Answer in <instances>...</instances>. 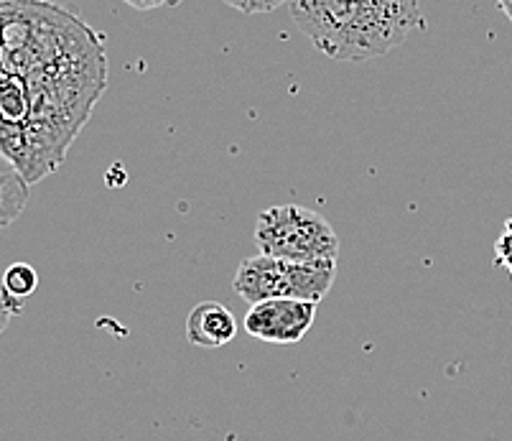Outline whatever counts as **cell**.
<instances>
[{"label": "cell", "instance_id": "cell-12", "mask_svg": "<svg viewBox=\"0 0 512 441\" xmlns=\"http://www.w3.org/2000/svg\"><path fill=\"white\" fill-rule=\"evenodd\" d=\"M497 6H500V11L507 16V21L512 23V0H497Z\"/></svg>", "mask_w": 512, "mask_h": 441}, {"label": "cell", "instance_id": "cell-1", "mask_svg": "<svg viewBox=\"0 0 512 441\" xmlns=\"http://www.w3.org/2000/svg\"><path fill=\"white\" fill-rule=\"evenodd\" d=\"M293 23L334 62H370L426 29L418 0H291Z\"/></svg>", "mask_w": 512, "mask_h": 441}, {"label": "cell", "instance_id": "cell-5", "mask_svg": "<svg viewBox=\"0 0 512 441\" xmlns=\"http://www.w3.org/2000/svg\"><path fill=\"white\" fill-rule=\"evenodd\" d=\"M237 322L232 311L220 301H202L186 317V340L194 347L217 350L235 340Z\"/></svg>", "mask_w": 512, "mask_h": 441}, {"label": "cell", "instance_id": "cell-4", "mask_svg": "<svg viewBox=\"0 0 512 441\" xmlns=\"http://www.w3.org/2000/svg\"><path fill=\"white\" fill-rule=\"evenodd\" d=\"M316 306L299 299H268L250 304L242 327L250 337L271 345H296L306 337L316 319Z\"/></svg>", "mask_w": 512, "mask_h": 441}, {"label": "cell", "instance_id": "cell-2", "mask_svg": "<svg viewBox=\"0 0 512 441\" xmlns=\"http://www.w3.org/2000/svg\"><path fill=\"white\" fill-rule=\"evenodd\" d=\"M255 245L263 255L296 263H337L339 238L327 217L301 207H268L255 222Z\"/></svg>", "mask_w": 512, "mask_h": 441}, {"label": "cell", "instance_id": "cell-10", "mask_svg": "<svg viewBox=\"0 0 512 441\" xmlns=\"http://www.w3.org/2000/svg\"><path fill=\"white\" fill-rule=\"evenodd\" d=\"M21 311H23V301L8 294L6 286H3V278H0V334L6 332L11 319L18 317Z\"/></svg>", "mask_w": 512, "mask_h": 441}, {"label": "cell", "instance_id": "cell-11", "mask_svg": "<svg viewBox=\"0 0 512 441\" xmlns=\"http://www.w3.org/2000/svg\"><path fill=\"white\" fill-rule=\"evenodd\" d=\"M123 3L130 8H136V11H156V8L171 3V0H123Z\"/></svg>", "mask_w": 512, "mask_h": 441}, {"label": "cell", "instance_id": "cell-9", "mask_svg": "<svg viewBox=\"0 0 512 441\" xmlns=\"http://www.w3.org/2000/svg\"><path fill=\"white\" fill-rule=\"evenodd\" d=\"M222 3H227L235 11L245 13V16H260V13H271L276 8L286 6L291 0H222Z\"/></svg>", "mask_w": 512, "mask_h": 441}, {"label": "cell", "instance_id": "cell-8", "mask_svg": "<svg viewBox=\"0 0 512 441\" xmlns=\"http://www.w3.org/2000/svg\"><path fill=\"white\" fill-rule=\"evenodd\" d=\"M495 266L505 268L507 276L512 278V217L502 225L500 238L495 243Z\"/></svg>", "mask_w": 512, "mask_h": 441}, {"label": "cell", "instance_id": "cell-6", "mask_svg": "<svg viewBox=\"0 0 512 441\" xmlns=\"http://www.w3.org/2000/svg\"><path fill=\"white\" fill-rule=\"evenodd\" d=\"M29 187L16 164L0 153V227H8L23 215L29 204Z\"/></svg>", "mask_w": 512, "mask_h": 441}, {"label": "cell", "instance_id": "cell-3", "mask_svg": "<svg viewBox=\"0 0 512 441\" xmlns=\"http://www.w3.org/2000/svg\"><path fill=\"white\" fill-rule=\"evenodd\" d=\"M337 263H296L273 255H250L237 266L232 289L248 304L268 299H299L319 304L332 291Z\"/></svg>", "mask_w": 512, "mask_h": 441}, {"label": "cell", "instance_id": "cell-7", "mask_svg": "<svg viewBox=\"0 0 512 441\" xmlns=\"http://www.w3.org/2000/svg\"><path fill=\"white\" fill-rule=\"evenodd\" d=\"M0 278H3V286H6L8 294L21 301L29 299L36 291V286H39V273L29 263H13Z\"/></svg>", "mask_w": 512, "mask_h": 441}]
</instances>
